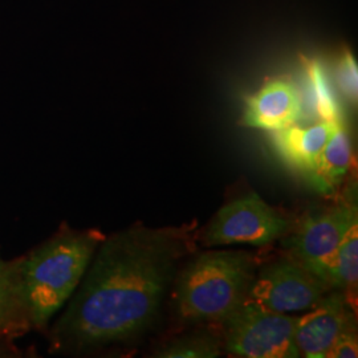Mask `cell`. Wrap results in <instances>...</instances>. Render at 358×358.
Segmentation results:
<instances>
[{
    "instance_id": "6da1fadb",
    "label": "cell",
    "mask_w": 358,
    "mask_h": 358,
    "mask_svg": "<svg viewBox=\"0 0 358 358\" xmlns=\"http://www.w3.org/2000/svg\"><path fill=\"white\" fill-rule=\"evenodd\" d=\"M194 229L136 224L105 236L52 329L53 345L85 350L146 332L192 251Z\"/></svg>"
},
{
    "instance_id": "7a4b0ae2",
    "label": "cell",
    "mask_w": 358,
    "mask_h": 358,
    "mask_svg": "<svg viewBox=\"0 0 358 358\" xmlns=\"http://www.w3.org/2000/svg\"><path fill=\"white\" fill-rule=\"evenodd\" d=\"M103 238L101 231L63 227L13 262L19 308L32 325L44 328L69 301Z\"/></svg>"
},
{
    "instance_id": "3957f363",
    "label": "cell",
    "mask_w": 358,
    "mask_h": 358,
    "mask_svg": "<svg viewBox=\"0 0 358 358\" xmlns=\"http://www.w3.org/2000/svg\"><path fill=\"white\" fill-rule=\"evenodd\" d=\"M257 262L245 251H207L179 273L176 309L183 322H223L241 304L255 279Z\"/></svg>"
},
{
    "instance_id": "277c9868",
    "label": "cell",
    "mask_w": 358,
    "mask_h": 358,
    "mask_svg": "<svg viewBox=\"0 0 358 358\" xmlns=\"http://www.w3.org/2000/svg\"><path fill=\"white\" fill-rule=\"evenodd\" d=\"M294 320L243 303L223 320L224 348L234 357L296 358Z\"/></svg>"
},
{
    "instance_id": "5b68a950",
    "label": "cell",
    "mask_w": 358,
    "mask_h": 358,
    "mask_svg": "<svg viewBox=\"0 0 358 358\" xmlns=\"http://www.w3.org/2000/svg\"><path fill=\"white\" fill-rule=\"evenodd\" d=\"M329 291L325 282L287 255L256 271L244 303L289 315L315 307Z\"/></svg>"
},
{
    "instance_id": "8992f818",
    "label": "cell",
    "mask_w": 358,
    "mask_h": 358,
    "mask_svg": "<svg viewBox=\"0 0 358 358\" xmlns=\"http://www.w3.org/2000/svg\"><path fill=\"white\" fill-rule=\"evenodd\" d=\"M289 220L252 192L223 206L203 234L208 247L268 245L287 235Z\"/></svg>"
},
{
    "instance_id": "52a82bcc",
    "label": "cell",
    "mask_w": 358,
    "mask_h": 358,
    "mask_svg": "<svg viewBox=\"0 0 358 358\" xmlns=\"http://www.w3.org/2000/svg\"><path fill=\"white\" fill-rule=\"evenodd\" d=\"M357 223V206L340 203L306 217L282 245L287 255L322 280L328 260Z\"/></svg>"
},
{
    "instance_id": "ba28073f",
    "label": "cell",
    "mask_w": 358,
    "mask_h": 358,
    "mask_svg": "<svg viewBox=\"0 0 358 358\" xmlns=\"http://www.w3.org/2000/svg\"><path fill=\"white\" fill-rule=\"evenodd\" d=\"M353 306L341 291L325 294L315 307L294 320V344L300 356L327 358L341 333L353 328Z\"/></svg>"
},
{
    "instance_id": "9c48e42d",
    "label": "cell",
    "mask_w": 358,
    "mask_h": 358,
    "mask_svg": "<svg viewBox=\"0 0 358 358\" xmlns=\"http://www.w3.org/2000/svg\"><path fill=\"white\" fill-rule=\"evenodd\" d=\"M303 115V103L294 84L275 80L248 99L243 124L250 128L278 131L296 125Z\"/></svg>"
},
{
    "instance_id": "30bf717a",
    "label": "cell",
    "mask_w": 358,
    "mask_h": 358,
    "mask_svg": "<svg viewBox=\"0 0 358 358\" xmlns=\"http://www.w3.org/2000/svg\"><path fill=\"white\" fill-rule=\"evenodd\" d=\"M336 122L320 121L308 128L297 127L296 124L273 131L272 143L284 162L309 177Z\"/></svg>"
},
{
    "instance_id": "8fae6325",
    "label": "cell",
    "mask_w": 358,
    "mask_h": 358,
    "mask_svg": "<svg viewBox=\"0 0 358 358\" xmlns=\"http://www.w3.org/2000/svg\"><path fill=\"white\" fill-rule=\"evenodd\" d=\"M352 141L343 120L334 124L332 133L321 150L312 174L308 177L316 192L332 195L337 190L352 165Z\"/></svg>"
},
{
    "instance_id": "7c38bea8",
    "label": "cell",
    "mask_w": 358,
    "mask_h": 358,
    "mask_svg": "<svg viewBox=\"0 0 358 358\" xmlns=\"http://www.w3.org/2000/svg\"><path fill=\"white\" fill-rule=\"evenodd\" d=\"M322 282L331 289L344 292L353 306L358 282V223L349 230L328 260L322 273Z\"/></svg>"
},
{
    "instance_id": "4fadbf2b",
    "label": "cell",
    "mask_w": 358,
    "mask_h": 358,
    "mask_svg": "<svg viewBox=\"0 0 358 358\" xmlns=\"http://www.w3.org/2000/svg\"><path fill=\"white\" fill-rule=\"evenodd\" d=\"M222 353V343L214 334L195 333L169 341L158 349L154 357L215 358Z\"/></svg>"
},
{
    "instance_id": "5bb4252c",
    "label": "cell",
    "mask_w": 358,
    "mask_h": 358,
    "mask_svg": "<svg viewBox=\"0 0 358 358\" xmlns=\"http://www.w3.org/2000/svg\"><path fill=\"white\" fill-rule=\"evenodd\" d=\"M307 84L310 103L321 121H340L341 115L327 76L316 62L307 63Z\"/></svg>"
},
{
    "instance_id": "9a60e30c",
    "label": "cell",
    "mask_w": 358,
    "mask_h": 358,
    "mask_svg": "<svg viewBox=\"0 0 358 358\" xmlns=\"http://www.w3.org/2000/svg\"><path fill=\"white\" fill-rule=\"evenodd\" d=\"M17 312L20 308L15 289L13 263L0 259V331L15 319Z\"/></svg>"
},
{
    "instance_id": "2e32d148",
    "label": "cell",
    "mask_w": 358,
    "mask_h": 358,
    "mask_svg": "<svg viewBox=\"0 0 358 358\" xmlns=\"http://www.w3.org/2000/svg\"><path fill=\"white\" fill-rule=\"evenodd\" d=\"M338 83L346 97L350 101H357V64L355 57L350 53H345L338 64Z\"/></svg>"
},
{
    "instance_id": "e0dca14e",
    "label": "cell",
    "mask_w": 358,
    "mask_h": 358,
    "mask_svg": "<svg viewBox=\"0 0 358 358\" xmlns=\"http://www.w3.org/2000/svg\"><path fill=\"white\" fill-rule=\"evenodd\" d=\"M356 357H358V340L356 327H353L344 331L336 338L327 358Z\"/></svg>"
}]
</instances>
